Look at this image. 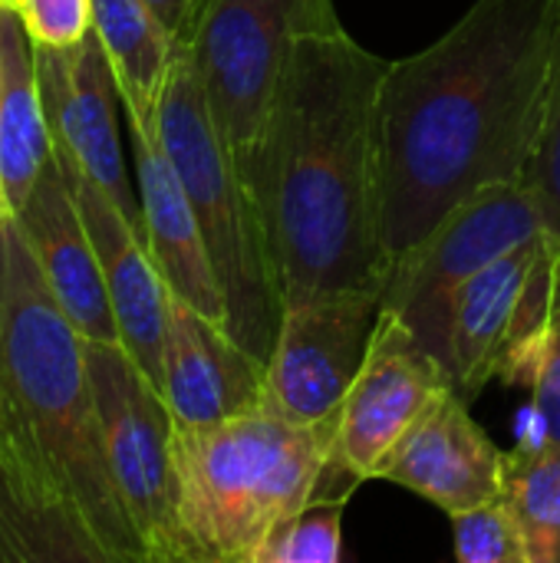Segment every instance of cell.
<instances>
[{
    "mask_svg": "<svg viewBox=\"0 0 560 563\" xmlns=\"http://www.w3.org/2000/svg\"><path fill=\"white\" fill-rule=\"evenodd\" d=\"M330 429L251 409L175 426V518L182 563H251L267 534L323 485Z\"/></svg>",
    "mask_w": 560,
    "mask_h": 563,
    "instance_id": "cell-4",
    "label": "cell"
},
{
    "mask_svg": "<svg viewBox=\"0 0 560 563\" xmlns=\"http://www.w3.org/2000/svg\"><path fill=\"white\" fill-rule=\"evenodd\" d=\"M10 214H13V211H10V205H7V195H3V185H0V224H3Z\"/></svg>",
    "mask_w": 560,
    "mask_h": 563,
    "instance_id": "cell-27",
    "label": "cell"
},
{
    "mask_svg": "<svg viewBox=\"0 0 560 563\" xmlns=\"http://www.w3.org/2000/svg\"><path fill=\"white\" fill-rule=\"evenodd\" d=\"M380 313V290H333L287 300L264 366L261 409L294 426L333 429L373 343Z\"/></svg>",
    "mask_w": 560,
    "mask_h": 563,
    "instance_id": "cell-10",
    "label": "cell"
},
{
    "mask_svg": "<svg viewBox=\"0 0 560 563\" xmlns=\"http://www.w3.org/2000/svg\"><path fill=\"white\" fill-rule=\"evenodd\" d=\"M528 181L535 185L548 228L560 238V7L551 40V76H548V112H545V132L535 155V165L528 172Z\"/></svg>",
    "mask_w": 560,
    "mask_h": 563,
    "instance_id": "cell-23",
    "label": "cell"
},
{
    "mask_svg": "<svg viewBox=\"0 0 560 563\" xmlns=\"http://www.w3.org/2000/svg\"><path fill=\"white\" fill-rule=\"evenodd\" d=\"M162 396L175 426H211L264 402V366L234 333L172 294L162 350Z\"/></svg>",
    "mask_w": 560,
    "mask_h": 563,
    "instance_id": "cell-15",
    "label": "cell"
},
{
    "mask_svg": "<svg viewBox=\"0 0 560 563\" xmlns=\"http://www.w3.org/2000/svg\"><path fill=\"white\" fill-rule=\"evenodd\" d=\"M155 132L201 224L228 303V330L261 366H267L284 300L257 205L211 115L201 76L185 43L175 49L155 109Z\"/></svg>",
    "mask_w": 560,
    "mask_h": 563,
    "instance_id": "cell-5",
    "label": "cell"
},
{
    "mask_svg": "<svg viewBox=\"0 0 560 563\" xmlns=\"http://www.w3.org/2000/svg\"><path fill=\"white\" fill-rule=\"evenodd\" d=\"M145 3H149L152 13L162 20V26L172 33L175 43H185V40H188V30H191L198 0H145Z\"/></svg>",
    "mask_w": 560,
    "mask_h": 563,
    "instance_id": "cell-26",
    "label": "cell"
},
{
    "mask_svg": "<svg viewBox=\"0 0 560 563\" xmlns=\"http://www.w3.org/2000/svg\"><path fill=\"white\" fill-rule=\"evenodd\" d=\"M340 26L333 0H198L185 46L238 168L261 142L290 46Z\"/></svg>",
    "mask_w": 560,
    "mask_h": 563,
    "instance_id": "cell-7",
    "label": "cell"
},
{
    "mask_svg": "<svg viewBox=\"0 0 560 563\" xmlns=\"http://www.w3.org/2000/svg\"><path fill=\"white\" fill-rule=\"evenodd\" d=\"M83 353L106 465L145 561L182 563L172 409L122 343L83 340Z\"/></svg>",
    "mask_w": 560,
    "mask_h": 563,
    "instance_id": "cell-8",
    "label": "cell"
},
{
    "mask_svg": "<svg viewBox=\"0 0 560 563\" xmlns=\"http://www.w3.org/2000/svg\"><path fill=\"white\" fill-rule=\"evenodd\" d=\"M560 0H475L380 86L383 274L452 208L528 178L548 112Z\"/></svg>",
    "mask_w": 560,
    "mask_h": 563,
    "instance_id": "cell-1",
    "label": "cell"
},
{
    "mask_svg": "<svg viewBox=\"0 0 560 563\" xmlns=\"http://www.w3.org/2000/svg\"><path fill=\"white\" fill-rule=\"evenodd\" d=\"M531 412L538 419V442L560 439V247L554 264V297L545 333V350L538 363V376L531 383Z\"/></svg>",
    "mask_w": 560,
    "mask_h": 563,
    "instance_id": "cell-24",
    "label": "cell"
},
{
    "mask_svg": "<svg viewBox=\"0 0 560 563\" xmlns=\"http://www.w3.org/2000/svg\"><path fill=\"white\" fill-rule=\"evenodd\" d=\"M356 488H337L323 482L320 492L281 521L257 548L251 563H337L343 558V515Z\"/></svg>",
    "mask_w": 560,
    "mask_h": 563,
    "instance_id": "cell-21",
    "label": "cell"
},
{
    "mask_svg": "<svg viewBox=\"0 0 560 563\" xmlns=\"http://www.w3.org/2000/svg\"><path fill=\"white\" fill-rule=\"evenodd\" d=\"M0 455L102 561H145L106 465L83 336L59 310L17 214L0 224Z\"/></svg>",
    "mask_w": 560,
    "mask_h": 563,
    "instance_id": "cell-3",
    "label": "cell"
},
{
    "mask_svg": "<svg viewBox=\"0 0 560 563\" xmlns=\"http://www.w3.org/2000/svg\"><path fill=\"white\" fill-rule=\"evenodd\" d=\"M548 231L545 205L528 178L488 185L452 208L419 244L386 267L380 280L383 310L393 313L446 369L459 290L479 271Z\"/></svg>",
    "mask_w": 560,
    "mask_h": 563,
    "instance_id": "cell-6",
    "label": "cell"
},
{
    "mask_svg": "<svg viewBox=\"0 0 560 563\" xmlns=\"http://www.w3.org/2000/svg\"><path fill=\"white\" fill-rule=\"evenodd\" d=\"M132 142V162H135V188L142 205V228L145 244L168 284V290L195 307L198 313L218 320L228 327V303L201 234V224L195 218V208L188 201V191L165 155L155 129L125 125Z\"/></svg>",
    "mask_w": 560,
    "mask_h": 563,
    "instance_id": "cell-17",
    "label": "cell"
},
{
    "mask_svg": "<svg viewBox=\"0 0 560 563\" xmlns=\"http://www.w3.org/2000/svg\"><path fill=\"white\" fill-rule=\"evenodd\" d=\"M17 221L59 310L69 317L79 336L99 343H122L106 294L99 254L56 158L43 168L30 198L17 211Z\"/></svg>",
    "mask_w": 560,
    "mask_h": 563,
    "instance_id": "cell-16",
    "label": "cell"
},
{
    "mask_svg": "<svg viewBox=\"0 0 560 563\" xmlns=\"http://www.w3.org/2000/svg\"><path fill=\"white\" fill-rule=\"evenodd\" d=\"M36 79L53 155L73 162L92 178L145 234L139 188L129 175L122 145V96L96 30L73 46L36 43Z\"/></svg>",
    "mask_w": 560,
    "mask_h": 563,
    "instance_id": "cell-12",
    "label": "cell"
},
{
    "mask_svg": "<svg viewBox=\"0 0 560 563\" xmlns=\"http://www.w3.org/2000/svg\"><path fill=\"white\" fill-rule=\"evenodd\" d=\"M389 59L347 26L300 36L241 178L281 300L380 290V86Z\"/></svg>",
    "mask_w": 560,
    "mask_h": 563,
    "instance_id": "cell-2",
    "label": "cell"
},
{
    "mask_svg": "<svg viewBox=\"0 0 560 563\" xmlns=\"http://www.w3.org/2000/svg\"><path fill=\"white\" fill-rule=\"evenodd\" d=\"M7 3H13V0H7Z\"/></svg>",
    "mask_w": 560,
    "mask_h": 563,
    "instance_id": "cell-28",
    "label": "cell"
},
{
    "mask_svg": "<svg viewBox=\"0 0 560 563\" xmlns=\"http://www.w3.org/2000/svg\"><path fill=\"white\" fill-rule=\"evenodd\" d=\"M92 30L116 73L125 125L155 129L178 43L145 0H92Z\"/></svg>",
    "mask_w": 560,
    "mask_h": 563,
    "instance_id": "cell-19",
    "label": "cell"
},
{
    "mask_svg": "<svg viewBox=\"0 0 560 563\" xmlns=\"http://www.w3.org/2000/svg\"><path fill=\"white\" fill-rule=\"evenodd\" d=\"M449 521L459 563H531L518 515L505 495L462 515H452Z\"/></svg>",
    "mask_w": 560,
    "mask_h": 563,
    "instance_id": "cell-22",
    "label": "cell"
},
{
    "mask_svg": "<svg viewBox=\"0 0 560 563\" xmlns=\"http://www.w3.org/2000/svg\"><path fill=\"white\" fill-rule=\"evenodd\" d=\"M33 43L73 46L92 30V0H13Z\"/></svg>",
    "mask_w": 560,
    "mask_h": 563,
    "instance_id": "cell-25",
    "label": "cell"
},
{
    "mask_svg": "<svg viewBox=\"0 0 560 563\" xmlns=\"http://www.w3.org/2000/svg\"><path fill=\"white\" fill-rule=\"evenodd\" d=\"M505 459L508 452L469 412V399L452 389L403 439L380 482H393L452 518L505 495Z\"/></svg>",
    "mask_w": 560,
    "mask_h": 563,
    "instance_id": "cell-14",
    "label": "cell"
},
{
    "mask_svg": "<svg viewBox=\"0 0 560 563\" xmlns=\"http://www.w3.org/2000/svg\"><path fill=\"white\" fill-rule=\"evenodd\" d=\"M89 228L92 247L102 264L106 294L119 327V340L142 373L162 389V350L168 327L172 290L145 244V234L125 218V211L73 162L53 155Z\"/></svg>",
    "mask_w": 560,
    "mask_h": 563,
    "instance_id": "cell-13",
    "label": "cell"
},
{
    "mask_svg": "<svg viewBox=\"0 0 560 563\" xmlns=\"http://www.w3.org/2000/svg\"><path fill=\"white\" fill-rule=\"evenodd\" d=\"M53 162V139L40 99L36 43L20 10L0 0V185L17 214Z\"/></svg>",
    "mask_w": 560,
    "mask_h": 563,
    "instance_id": "cell-18",
    "label": "cell"
},
{
    "mask_svg": "<svg viewBox=\"0 0 560 563\" xmlns=\"http://www.w3.org/2000/svg\"><path fill=\"white\" fill-rule=\"evenodd\" d=\"M449 393L452 379L442 363L383 310L366 360L333 419L327 472L356 485L380 478L403 439Z\"/></svg>",
    "mask_w": 560,
    "mask_h": 563,
    "instance_id": "cell-11",
    "label": "cell"
},
{
    "mask_svg": "<svg viewBox=\"0 0 560 563\" xmlns=\"http://www.w3.org/2000/svg\"><path fill=\"white\" fill-rule=\"evenodd\" d=\"M558 247L551 231L531 238L459 290L446 373L462 399L472 402L492 379L531 389L551 317Z\"/></svg>",
    "mask_w": 560,
    "mask_h": 563,
    "instance_id": "cell-9",
    "label": "cell"
},
{
    "mask_svg": "<svg viewBox=\"0 0 560 563\" xmlns=\"http://www.w3.org/2000/svg\"><path fill=\"white\" fill-rule=\"evenodd\" d=\"M505 498L518 515L528 561L560 563V439L508 452Z\"/></svg>",
    "mask_w": 560,
    "mask_h": 563,
    "instance_id": "cell-20",
    "label": "cell"
}]
</instances>
